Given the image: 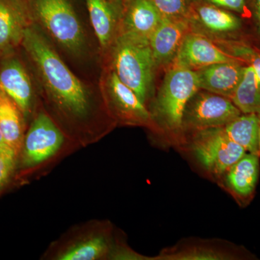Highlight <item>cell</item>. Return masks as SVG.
<instances>
[{
  "instance_id": "23",
  "label": "cell",
  "mask_w": 260,
  "mask_h": 260,
  "mask_svg": "<svg viewBox=\"0 0 260 260\" xmlns=\"http://www.w3.org/2000/svg\"><path fill=\"white\" fill-rule=\"evenodd\" d=\"M162 16L174 19H187L192 16L193 9L188 0H149Z\"/></svg>"
},
{
  "instance_id": "25",
  "label": "cell",
  "mask_w": 260,
  "mask_h": 260,
  "mask_svg": "<svg viewBox=\"0 0 260 260\" xmlns=\"http://www.w3.org/2000/svg\"><path fill=\"white\" fill-rule=\"evenodd\" d=\"M208 4L215 5L223 9L243 13L246 9V0H201Z\"/></svg>"
},
{
  "instance_id": "28",
  "label": "cell",
  "mask_w": 260,
  "mask_h": 260,
  "mask_svg": "<svg viewBox=\"0 0 260 260\" xmlns=\"http://www.w3.org/2000/svg\"><path fill=\"white\" fill-rule=\"evenodd\" d=\"M254 3L256 23L260 34V0H254Z\"/></svg>"
},
{
  "instance_id": "24",
  "label": "cell",
  "mask_w": 260,
  "mask_h": 260,
  "mask_svg": "<svg viewBox=\"0 0 260 260\" xmlns=\"http://www.w3.org/2000/svg\"><path fill=\"white\" fill-rule=\"evenodd\" d=\"M164 257L179 260H218L227 259L229 256L213 249L196 247L181 251L177 254L167 255Z\"/></svg>"
},
{
  "instance_id": "10",
  "label": "cell",
  "mask_w": 260,
  "mask_h": 260,
  "mask_svg": "<svg viewBox=\"0 0 260 260\" xmlns=\"http://www.w3.org/2000/svg\"><path fill=\"white\" fill-rule=\"evenodd\" d=\"M241 114L231 99L206 90H198L186 104L183 128L199 131L223 127Z\"/></svg>"
},
{
  "instance_id": "14",
  "label": "cell",
  "mask_w": 260,
  "mask_h": 260,
  "mask_svg": "<svg viewBox=\"0 0 260 260\" xmlns=\"http://www.w3.org/2000/svg\"><path fill=\"white\" fill-rule=\"evenodd\" d=\"M189 20L162 16L161 21L149 39L157 66L175 59L183 39L188 34Z\"/></svg>"
},
{
  "instance_id": "11",
  "label": "cell",
  "mask_w": 260,
  "mask_h": 260,
  "mask_svg": "<svg viewBox=\"0 0 260 260\" xmlns=\"http://www.w3.org/2000/svg\"><path fill=\"white\" fill-rule=\"evenodd\" d=\"M102 59L121 32L124 13L123 0H85Z\"/></svg>"
},
{
  "instance_id": "21",
  "label": "cell",
  "mask_w": 260,
  "mask_h": 260,
  "mask_svg": "<svg viewBox=\"0 0 260 260\" xmlns=\"http://www.w3.org/2000/svg\"><path fill=\"white\" fill-rule=\"evenodd\" d=\"M231 100L241 112L260 117V82L251 65L244 68L242 80Z\"/></svg>"
},
{
  "instance_id": "26",
  "label": "cell",
  "mask_w": 260,
  "mask_h": 260,
  "mask_svg": "<svg viewBox=\"0 0 260 260\" xmlns=\"http://www.w3.org/2000/svg\"><path fill=\"white\" fill-rule=\"evenodd\" d=\"M110 259L140 260L145 259V256L140 255L135 251L132 250L129 248L117 243L113 250Z\"/></svg>"
},
{
  "instance_id": "7",
  "label": "cell",
  "mask_w": 260,
  "mask_h": 260,
  "mask_svg": "<svg viewBox=\"0 0 260 260\" xmlns=\"http://www.w3.org/2000/svg\"><path fill=\"white\" fill-rule=\"evenodd\" d=\"M99 84L108 111L116 124L153 126L148 107L113 70L104 67Z\"/></svg>"
},
{
  "instance_id": "16",
  "label": "cell",
  "mask_w": 260,
  "mask_h": 260,
  "mask_svg": "<svg viewBox=\"0 0 260 260\" xmlns=\"http://www.w3.org/2000/svg\"><path fill=\"white\" fill-rule=\"evenodd\" d=\"M227 186L241 201H248L255 191L259 174V155L246 153L225 173Z\"/></svg>"
},
{
  "instance_id": "18",
  "label": "cell",
  "mask_w": 260,
  "mask_h": 260,
  "mask_svg": "<svg viewBox=\"0 0 260 260\" xmlns=\"http://www.w3.org/2000/svg\"><path fill=\"white\" fill-rule=\"evenodd\" d=\"M28 124L16 103L0 88V130L5 143L19 155Z\"/></svg>"
},
{
  "instance_id": "3",
  "label": "cell",
  "mask_w": 260,
  "mask_h": 260,
  "mask_svg": "<svg viewBox=\"0 0 260 260\" xmlns=\"http://www.w3.org/2000/svg\"><path fill=\"white\" fill-rule=\"evenodd\" d=\"M80 146L70 140L42 107L28 124L18 157L15 183L40 174Z\"/></svg>"
},
{
  "instance_id": "30",
  "label": "cell",
  "mask_w": 260,
  "mask_h": 260,
  "mask_svg": "<svg viewBox=\"0 0 260 260\" xmlns=\"http://www.w3.org/2000/svg\"><path fill=\"white\" fill-rule=\"evenodd\" d=\"M259 148L260 152V120H259Z\"/></svg>"
},
{
  "instance_id": "29",
  "label": "cell",
  "mask_w": 260,
  "mask_h": 260,
  "mask_svg": "<svg viewBox=\"0 0 260 260\" xmlns=\"http://www.w3.org/2000/svg\"><path fill=\"white\" fill-rule=\"evenodd\" d=\"M4 145H6V143H5L4 138H3V133H2L1 130H0V146Z\"/></svg>"
},
{
  "instance_id": "20",
  "label": "cell",
  "mask_w": 260,
  "mask_h": 260,
  "mask_svg": "<svg viewBox=\"0 0 260 260\" xmlns=\"http://www.w3.org/2000/svg\"><path fill=\"white\" fill-rule=\"evenodd\" d=\"M192 16L205 28L213 32H229L240 28L242 23L235 15L215 5L203 3L195 5Z\"/></svg>"
},
{
  "instance_id": "4",
  "label": "cell",
  "mask_w": 260,
  "mask_h": 260,
  "mask_svg": "<svg viewBox=\"0 0 260 260\" xmlns=\"http://www.w3.org/2000/svg\"><path fill=\"white\" fill-rule=\"evenodd\" d=\"M103 65L113 70L146 105L157 66L148 38L121 31L103 59Z\"/></svg>"
},
{
  "instance_id": "17",
  "label": "cell",
  "mask_w": 260,
  "mask_h": 260,
  "mask_svg": "<svg viewBox=\"0 0 260 260\" xmlns=\"http://www.w3.org/2000/svg\"><path fill=\"white\" fill-rule=\"evenodd\" d=\"M162 18L149 0H126L121 31L135 32L150 39Z\"/></svg>"
},
{
  "instance_id": "27",
  "label": "cell",
  "mask_w": 260,
  "mask_h": 260,
  "mask_svg": "<svg viewBox=\"0 0 260 260\" xmlns=\"http://www.w3.org/2000/svg\"><path fill=\"white\" fill-rule=\"evenodd\" d=\"M239 53L242 54L243 56H246V58L249 59L250 65L254 70L256 78L260 82V54L247 48L240 49Z\"/></svg>"
},
{
  "instance_id": "5",
  "label": "cell",
  "mask_w": 260,
  "mask_h": 260,
  "mask_svg": "<svg viewBox=\"0 0 260 260\" xmlns=\"http://www.w3.org/2000/svg\"><path fill=\"white\" fill-rule=\"evenodd\" d=\"M112 234L110 223L104 220H91L78 224L51 243L42 259H110L117 244Z\"/></svg>"
},
{
  "instance_id": "12",
  "label": "cell",
  "mask_w": 260,
  "mask_h": 260,
  "mask_svg": "<svg viewBox=\"0 0 260 260\" xmlns=\"http://www.w3.org/2000/svg\"><path fill=\"white\" fill-rule=\"evenodd\" d=\"M32 23L26 0H0V57L20 48Z\"/></svg>"
},
{
  "instance_id": "22",
  "label": "cell",
  "mask_w": 260,
  "mask_h": 260,
  "mask_svg": "<svg viewBox=\"0 0 260 260\" xmlns=\"http://www.w3.org/2000/svg\"><path fill=\"white\" fill-rule=\"evenodd\" d=\"M18 154L7 145L0 146V195L15 184Z\"/></svg>"
},
{
  "instance_id": "6",
  "label": "cell",
  "mask_w": 260,
  "mask_h": 260,
  "mask_svg": "<svg viewBox=\"0 0 260 260\" xmlns=\"http://www.w3.org/2000/svg\"><path fill=\"white\" fill-rule=\"evenodd\" d=\"M199 90L197 72L175 64L166 75L150 111L153 121L156 119L170 131H180L186 104Z\"/></svg>"
},
{
  "instance_id": "15",
  "label": "cell",
  "mask_w": 260,
  "mask_h": 260,
  "mask_svg": "<svg viewBox=\"0 0 260 260\" xmlns=\"http://www.w3.org/2000/svg\"><path fill=\"white\" fill-rule=\"evenodd\" d=\"M244 68L238 61H231L200 68L197 72L199 88L231 99L242 80Z\"/></svg>"
},
{
  "instance_id": "19",
  "label": "cell",
  "mask_w": 260,
  "mask_h": 260,
  "mask_svg": "<svg viewBox=\"0 0 260 260\" xmlns=\"http://www.w3.org/2000/svg\"><path fill=\"white\" fill-rule=\"evenodd\" d=\"M259 120V116L255 114H241L223 127L227 135L246 153L260 155Z\"/></svg>"
},
{
  "instance_id": "1",
  "label": "cell",
  "mask_w": 260,
  "mask_h": 260,
  "mask_svg": "<svg viewBox=\"0 0 260 260\" xmlns=\"http://www.w3.org/2000/svg\"><path fill=\"white\" fill-rule=\"evenodd\" d=\"M20 48L35 78L43 109L80 148L98 143L116 125L99 82L78 76L35 23L25 30Z\"/></svg>"
},
{
  "instance_id": "2",
  "label": "cell",
  "mask_w": 260,
  "mask_h": 260,
  "mask_svg": "<svg viewBox=\"0 0 260 260\" xmlns=\"http://www.w3.org/2000/svg\"><path fill=\"white\" fill-rule=\"evenodd\" d=\"M32 18L63 60L84 80L99 82L103 71L100 47L88 13L72 0H26Z\"/></svg>"
},
{
  "instance_id": "8",
  "label": "cell",
  "mask_w": 260,
  "mask_h": 260,
  "mask_svg": "<svg viewBox=\"0 0 260 260\" xmlns=\"http://www.w3.org/2000/svg\"><path fill=\"white\" fill-rule=\"evenodd\" d=\"M16 54L15 51L0 57V88L16 103L28 126L42 104L28 62Z\"/></svg>"
},
{
  "instance_id": "13",
  "label": "cell",
  "mask_w": 260,
  "mask_h": 260,
  "mask_svg": "<svg viewBox=\"0 0 260 260\" xmlns=\"http://www.w3.org/2000/svg\"><path fill=\"white\" fill-rule=\"evenodd\" d=\"M176 65L203 68L216 63L238 61L219 49L213 42L199 34L188 32L183 39L177 56Z\"/></svg>"
},
{
  "instance_id": "9",
  "label": "cell",
  "mask_w": 260,
  "mask_h": 260,
  "mask_svg": "<svg viewBox=\"0 0 260 260\" xmlns=\"http://www.w3.org/2000/svg\"><path fill=\"white\" fill-rule=\"evenodd\" d=\"M191 148L200 164L215 176L225 174L246 153L227 135L224 127L199 130L193 138Z\"/></svg>"
}]
</instances>
